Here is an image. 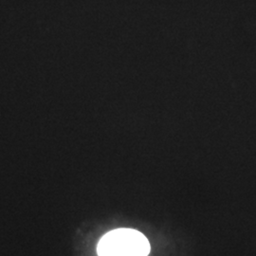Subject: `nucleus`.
I'll return each instance as SVG.
<instances>
[{
    "instance_id": "nucleus-1",
    "label": "nucleus",
    "mask_w": 256,
    "mask_h": 256,
    "mask_svg": "<svg viewBox=\"0 0 256 256\" xmlns=\"http://www.w3.org/2000/svg\"><path fill=\"white\" fill-rule=\"evenodd\" d=\"M150 243L136 230L122 228L111 230L100 239L98 256H148Z\"/></svg>"
}]
</instances>
